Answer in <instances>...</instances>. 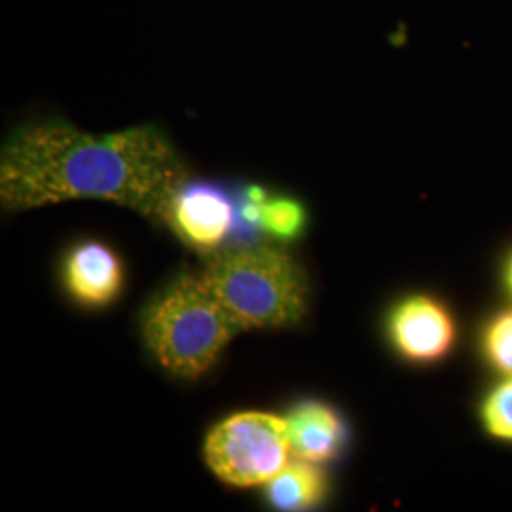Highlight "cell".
Wrapping results in <instances>:
<instances>
[{
	"label": "cell",
	"instance_id": "6da1fadb",
	"mask_svg": "<svg viewBox=\"0 0 512 512\" xmlns=\"http://www.w3.org/2000/svg\"><path fill=\"white\" fill-rule=\"evenodd\" d=\"M186 181L179 152L152 124L95 135L42 120L16 129L0 152V202L8 211L103 200L165 222Z\"/></svg>",
	"mask_w": 512,
	"mask_h": 512
},
{
	"label": "cell",
	"instance_id": "7a4b0ae2",
	"mask_svg": "<svg viewBox=\"0 0 512 512\" xmlns=\"http://www.w3.org/2000/svg\"><path fill=\"white\" fill-rule=\"evenodd\" d=\"M202 277L239 332L289 327L306 313V275L283 249L247 245L224 251Z\"/></svg>",
	"mask_w": 512,
	"mask_h": 512
},
{
	"label": "cell",
	"instance_id": "3957f363",
	"mask_svg": "<svg viewBox=\"0 0 512 512\" xmlns=\"http://www.w3.org/2000/svg\"><path fill=\"white\" fill-rule=\"evenodd\" d=\"M239 330L202 275H183L143 315L150 353L173 376L198 380Z\"/></svg>",
	"mask_w": 512,
	"mask_h": 512
},
{
	"label": "cell",
	"instance_id": "277c9868",
	"mask_svg": "<svg viewBox=\"0 0 512 512\" xmlns=\"http://www.w3.org/2000/svg\"><path fill=\"white\" fill-rule=\"evenodd\" d=\"M293 458L287 420L272 412H239L207 435L205 461L222 482L262 486Z\"/></svg>",
	"mask_w": 512,
	"mask_h": 512
},
{
	"label": "cell",
	"instance_id": "5b68a950",
	"mask_svg": "<svg viewBox=\"0 0 512 512\" xmlns=\"http://www.w3.org/2000/svg\"><path fill=\"white\" fill-rule=\"evenodd\" d=\"M389 338L406 361L431 365L454 348L456 321L437 298L414 294L391 311Z\"/></svg>",
	"mask_w": 512,
	"mask_h": 512
},
{
	"label": "cell",
	"instance_id": "8992f818",
	"mask_svg": "<svg viewBox=\"0 0 512 512\" xmlns=\"http://www.w3.org/2000/svg\"><path fill=\"white\" fill-rule=\"evenodd\" d=\"M236 220L238 207L220 186L186 181L175 194L165 222L192 249L213 251L232 234Z\"/></svg>",
	"mask_w": 512,
	"mask_h": 512
},
{
	"label": "cell",
	"instance_id": "52a82bcc",
	"mask_svg": "<svg viewBox=\"0 0 512 512\" xmlns=\"http://www.w3.org/2000/svg\"><path fill=\"white\" fill-rule=\"evenodd\" d=\"M63 279L76 302L88 308H105L122 291L124 268L110 247L99 241H86L67 256Z\"/></svg>",
	"mask_w": 512,
	"mask_h": 512
},
{
	"label": "cell",
	"instance_id": "ba28073f",
	"mask_svg": "<svg viewBox=\"0 0 512 512\" xmlns=\"http://www.w3.org/2000/svg\"><path fill=\"white\" fill-rule=\"evenodd\" d=\"M285 420L293 458L321 465L336 458L346 446L348 427L329 404L304 401L296 404Z\"/></svg>",
	"mask_w": 512,
	"mask_h": 512
},
{
	"label": "cell",
	"instance_id": "9c48e42d",
	"mask_svg": "<svg viewBox=\"0 0 512 512\" xmlns=\"http://www.w3.org/2000/svg\"><path fill=\"white\" fill-rule=\"evenodd\" d=\"M266 497L277 511H311L321 505L329 492V482L319 463L289 459V463L268 480Z\"/></svg>",
	"mask_w": 512,
	"mask_h": 512
},
{
	"label": "cell",
	"instance_id": "30bf717a",
	"mask_svg": "<svg viewBox=\"0 0 512 512\" xmlns=\"http://www.w3.org/2000/svg\"><path fill=\"white\" fill-rule=\"evenodd\" d=\"M306 222V211L302 203L293 198H266L260 205V228L275 238L294 239L300 236Z\"/></svg>",
	"mask_w": 512,
	"mask_h": 512
},
{
	"label": "cell",
	"instance_id": "8fae6325",
	"mask_svg": "<svg viewBox=\"0 0 512 512\" xmlns=\"http://www.w3.org/2000/svg\"><path fill=\"white\" fill-rule=\"evenodd\" d=\"M480 421L492 439L512 444V376H507V380L495 385L484 397Z\"/></svg>",
	"mask_w": 512,
	"mask_h": 512
},
{
	"label": "cell",
	"instance_id": "7c38bea8",
	"mask_svg": "<svg viewBox=\"0 0 512 512\" xmlns=\"http://www.w3.org/2000/svg\"><path fill=\"white\" fill-rule=\"evenodd\" d=\"M482 349L488 363L505 376H512V310L494 317L482 336Z\"/></svg>",
	"mask_w": 512,
	"mask_h": 512
},
{
	"label": "cell",
	"instance_id": "4fadbf2b",
	"mask_svg": "<svg viewBox=\"0 0 512 512\" xmlns=\"http://www.w3.org/2000/svg\"><path fill=\"white\" fill-rule=\"evenodd\" d=\"M505 281H507V289H509V293L512 296V256L511 260H509V264H507V272H505Z\"/></svg>",
	"mask_w": 512,
	"mask_h": 512
}]
</instances>
